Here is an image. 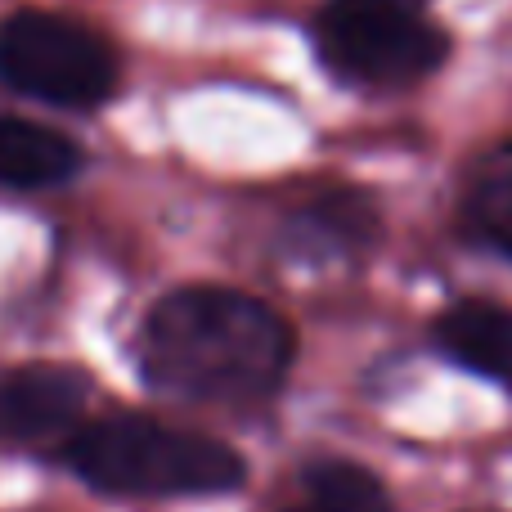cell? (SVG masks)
Wrapping results in <instances>:
<instances>
[{
	"mask_svg": "<svg viewBox=\"0 0 512 512\" xmlns=\"http://www.w3.org/2000/svg\"><path fill=\"white\" fill-rule=\"evenodd\" d=\"M144 382L176 400L256 405L292 364L279 310L234 288H180L153 306L140 342Z\"/></svg>",
	"mask_w": 512,
	"mask_h": 512,
	"instance_id": "cell-1",
	"label": "cell"
},
{
	"mask_svg": "<svg viewBox=\"0 0 512 512\" xmlns=\"http://www.w3.org/2000/svg\"><path fill=\"white\" fill-rule=\"evenodd\" d=\"M68 463L108 495H225L243 481V459L225 441L149 418H108L68 441Z\"/></svg>",
	"mask_w": 512,
	"mask_h": 512,
	"instance_id": "cell-2",
	"label": "cell"
},
{
	"mask_svg": "<svg viewBox=\"0 0 512 512\" xmlns=\"http://www.w3.org/2000/svg\"><path fill=\"white\" fill-rule=\"evenodd\" d=\"M315 45L342 81L373 90L414 86L450 54V41L423 0H324Z\"/></svg>",
	"mask_w": 512,
	"mask_h": 512,
	"instance_id": "cell-3",
	"label": "cell"
},
{
	"mask_svg": "<svg viewBox=\"0 0 512 512\" xmlns=\"http://www.w3.org/2000/svg\"><path fill=\"white\" fill-rule=\"evenodd\" d=\"M0 77L41 104L95 108L117 90V54L77 18L18 9L0 23Z\"/></svg>",
	"mask_w": 512,
	"mask_h": 512,
	"instance_id": "cell-4",
	"label": "cell"
},
{
	"mask_svg": "<svg viewBox=\"0 0 512 512\" xmlns=\"http://www.w3.org/2000/svg\"><path fill=\"white\" fill-rule=\"evenodd\" d=\"M86 378L59 364H32L0 378V441H50L72 432L86 409Z\"/></svg>",
	"mask_w": 512,
	"mask_h": 512,
	"instance_id": "cell-5",
	"label": "cell"
},
{
	"mask_svg": "<svg viewBox=\"0 0 512 512\" xmlns=\"http://www.w3.org/2000/svg\"><path fill=\"white\" fill-rule=\"evenodd\" d=\"M436 346L481 378L512 382V310L490 301H459L436 324Z\"/></svg>",
	"mask_w": 512,
	"mask_h": 512,
	"instance_id": "cell-6",
	"label": "cell"
},
{
	"mask_svg": "<svg viewBox=\"0 0 512 512\" xmlns=\"http://www.w3.org/2000/svg\"><path fill=\"white\" fill-rule=\"evenodd\" d=\"M81 167V149L54 126H36L23 117H0V185L45 189L68 180Z\"/></svg>",
	"mask_w": 512,
	"mask_h": 512,
	"instance_id": "cell-7",
	"label": "cell"
},
{
	"mask_svg": "<svg viewBox=\"0 0 512 512\" xmlns=\"http://www.w3.org/2000/svg\"><path fill=\"white\" fill-rule=\"evenodd\" d=\"M301 486H306V499L288 512H391L382 481L369 468H355L342 459L310 463Z\"/></svg>",
	"mask_w": 512,
	"mask_h": 512,
	"instance_id": "cell-8",
	"label": "cell"
},
{
	"mask_svg": "<svg viewBox=\"0 0 512 512\" xmlns=\"http://www.w3.org/2000/svg\"><path fill=\"white\" fill-rule=\"evenodd\" d=\"M373 234V212L360 198H324L315 212L301 221L297 243H315L319 252H337V248H360Z\"/></svg>",
	"mask_w": 512,
	"mask_h": 512,
	"instance_id": "cell-9",
	"label": "cell"
},
{
	"mask_svg": "<svg viewBox=\"0 0 512 512\" xmlns=\"http://www.w3.org/2000/svg\"><path fill=\"white\" fill-rule=\"evenodd\" d=\"M468 225L481 243L512 256V171L481 180L468 198Z\"/></svg>",
	"mask_w": 512,
	"mask_h": 512,
	"instance_id": "cell-10",
	"label": "cell"
}]
</instances>
